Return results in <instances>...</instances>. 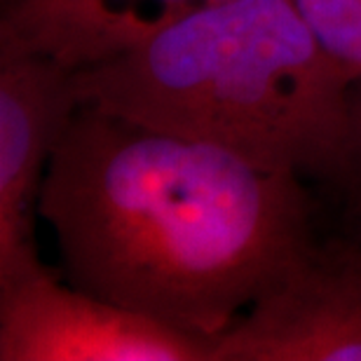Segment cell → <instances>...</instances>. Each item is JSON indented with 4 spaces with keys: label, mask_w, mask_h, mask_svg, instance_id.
<instances>
[{
    "label": "cell",
    "mask_w": 361,
    "mask_h": 361,
    "mask_svg": "<svg viewBox=\"0 0 361 361\" xmlns=\"http://www.w3.org/2000/svg\"><path fill=\"white\" fill-rule=\"evenodd\" d=\"M212 361H361V233L314 242L214 343Z\"/></svg>",
    "instance_id": "obj_4"
},
{
    "label": "cell",
    "mask_w": 361,
    "mask_h": 361,
    "mask_svg": "<svg viewBox=\"0 0 361 361\" xmlns=\"http://www.w3.org/2000/svg\"><path fill=\"white\" fill-rule=\"evenodd\" d=\"M336 185L343 188L350 209V230L361 233V85L355 87V111H352V132L348 153Z\"/></svg>",
    "instance_id": "obj_7"
},
{
    "label": "cell",
    "mask_w": 361,
    "mask_h": 361,
    "mask_svg": "<svg viewBox=\"0 0 361 361\" xmlns=\"http://www.w3.org/2000/svg\"><path fill=\"white\" fill-rule=\"evenodd\" d=\"M75 108L73 68L0 45V284L47 268L35 247L38 200Z\"/></svg>",
    "instance_id": "obj_5"
},
{
    "label": "cell",
    "mask_w": 361,
    "mask_h": 361,
    "mask_svg": "<svg viewBox=\"0 0 361 361\" xmlns=\"http://www.w3.org/2000/svg\"><path fill=\"white\" fill-rule=\"evenodd\" d=\"M38 216L66 281L212 345L317 242L302 176L80 104Z\"/></svg>",
    "instance_id": "obj_1"
},
{
    "label": "cell",
    "mask_w": 361,
    "mask_h": 361,
    "mask_svg": "<svg viewBox=\"0 0 361 361\" xmlns=\"http://www.w3.org/2000/svg\"><path fill=\"white\" fill-rule=\"evenodd\" d=\"M319 45L361 85V0H293Z\"/></svg>",
    "instance_id": "obj_6"
},
{
    "label": "cell",
    "mask_w": 361,
    "mask_h": 361,
    "mask_svg": "<svg viewBox=\"0 0 361 361\" xmlns=\"http://www.w3.org/2000/svg\"><path fill=\"white\" fill-rule=\"evenodd\" d=\"M357 85L293 0H223L73 71L80 106L336 180Z\"/></svg>",
    "instance_id": "obj_2"
},
{
    "label": "cell",
    "mask_w": 361,
    "mask_h": 361,
    "mask_svg": "<svg viewBox=\"0 0 361 361\" xmlns=\"http://www.w3.org/2000/svg\"><path fill=\"white\" fill-rule=\"evenodd\" d=\"M214 345L52 268L0 284V361H212Z\"/></svg>",
    "instance_id": "obj_3"
}]
</instances>
